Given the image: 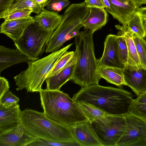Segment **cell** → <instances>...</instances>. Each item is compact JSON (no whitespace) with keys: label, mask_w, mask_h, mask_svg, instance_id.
Here are the masks:
<instances>
[{"label":"cell","mask_w":146,"mask_h":146,"mask_svg":"<svg viewBox=\"0 0 146 146\" xmlns=\"http://www.w3.org/2000/svg\"><path fill=\"white\" fill-rule=\"evenodd\" d=\"M72 98L90 104L108 115L122 116L129 113L134 100L131 92L98 84L82 87Z\"/></svg>","instance_id":"1"},{"label":"cell","mask_w":146,"mask_h":146,"mask_svg":"<svg viewBox=\"0 0 146 146\" xmlns=\"http://www.w3.org/2000/svg\"><path fill=\"white\" fill-rule=\"evenodd\" d=\"M39 92L43 112L49 119L69 127L88 121L78 103L68 94L60 90L46 89Z\"/></svg>","instance_id":"2"},{"label":"cell","mask_w":146,"mask_h":146,"mask_svg":"<svg viewBox=\"0 0 146 146\" xmlns=\"http://www.w3.org/2000/svg\"><path fill=\"white\" fill-rule=\"evenodd\" d=\"M94 33L92 30H85L75 37L77 58L72 80L82 87L98 84L101 79L94 52Z\"/></svg>","instance_id":"3"},{"label":"cell","mask_w":146,"mask_h":146,"mask_svg":"<svg viewBox=\"0 0 146 146\" xmlns=\"http://www.w3.org/2000/svg\"><path fill=\"white\" fill-rule=\"evenodd\" d=\"M21 119L27 132L36 138L54 142L76 143L70 127L49 119L44 112L27 108L22 111Z\"/></svg>","instance_id":"4"},{"label":"cell","mask_w":146,"mask_h":146,"mask_svg":"<svg viewBox=\"0 0 146 146\" xmlns=\"http://www.w3.org/2000/svg\"><path fill=\"white\" fill-rule=\"evenodd\" d=\"M72 44H69L42 58L27 62V69L14 77L17 87V91L25 89L27 92H39L48 74Z\"/></svg>","instance_id":"5"},{"label":"cell","mask_w":146,"mask_h":146,"mask_svg":"<svg viewBox=\"0 0 146 146\" xmlns=\"http://www.w3.org/2000/svg\"><path fill=\"white\" fill-rule=\"evenodd\" d=\"M84 2L71 4L65 10L58 27L53 31L46 46V53L56 52L66 42L67 35L82 24L87 16L90 8Z\"/></svg>","instance_id":"6"},{"label":"cell","mask_w":146,"mask_h":146,"mask_svg":"<svg viewBox=\"0 0 146 146\" xmlns=\"http://www.w3.org/2000/svg\"><path fill=\"white\" fill-rule=\"evenodd\" d=\"M53 31L40 29L35 22L29 25L17 40L13 41L16 49L31 61L39 59Z\"/></svg>","instance_id":"7"},{"label":"cell","mask_w":146,"mask_h":146,"mask_svg":"<svg viewBox=\"0 0 146 146\" xmlns=\"http://www.w3.org/2000/svg\"><path fill=\"white\" fill-rule=\"evenodd\" d=\"M91 123L102 146H116L126 127L124 116L106 115Z\"/></svg>","instance_id":"8"},{"label":"cell","mask_w":146,"mask_h":146,"mask_svg":"<svg viewBox=\"0 0 146 146\" xmlns=\"http://www.w3.org/2000/svg\"><path fill=\"white\" fill-rule=\"evenodd\" d=\"M126 127L116 146H134L146 137V123L129 113L125 116Z\"/></svg>","instance_id":"9"},{"label":"cell","mask_w":146,"mask_h":146,"mask_svg":"<svg viewBox=\"0 0 146 146\" xmlns=\"http://www.w3.org/2000/svg\"><path fill=\"white\" fill-rule=\"evenodd\" d=\"M110 9L107 11L123 26L128 22L139 8L135 0H108Z\"/></svg>","instance_id":"10"},{"label":"cell","mask_w":146,"mask_h":146,"mask_svg":"<svg viewBox=\"0 0 146 146\" xmlns=\"http://www.w3.org/2000/svg\"><path fill=\"white\" fill-rule=\"evenodd\" d=\"M37 139L28 133L21 123L0 134V146H28Z\"/></svg>","instance_id":"11"},{"label":"cell","mask_w":146,"mask_h":146,"mask_svg":"<svg viewBox=\"0 0 146 146\" xmlns=\"http://www.w3.org/2000/svg\"><path fill=\"white\" fill-rule=\"evenodd\" d=\"M70 129L75 142L79 146H102L89 121L78 123Z\"/></svg>","instance_id":"12"},{"label":"cell","mask_w":146,"mask_h":146,"mask_svg":"<svg viewBox=\"0 0 146 146\" xmlns=\"http://www.w3.org/2000/svg\"><path fill=\"white\" fill-rule=\"evenodd\" d=\"M124 75L127 86L137 96L146 92V69L142 67L126 65Z\"/></svg>","instance_id":"13"},{"label":"cell","mask_w":146,"mask_h":146,"mask_svg":"<svg viewBox=\"0 0 146 146\" xmlns=\"http://www.w3.org/2000/svg\"><path fill=\"white\" fill-rule=\"evenodd\" d=\"M116 36L111 34L106 36L103 55L100 58L98 59L99 67L105 66L124 68L120 60Z\"/></svg>","instance_id":"14"},{"label":"cell","mask_w":146,"mask_h":146,"mask_svg":"<svg viewBox=\"0 0 146 146\" xmlns=\"http://www.w3.org/2000/svg\"><path fill=\"white\" fill-rule=\"evenodd\" d=\"M77 53L75 51L74 55L67 64L56 74L47 77L45 80L46 90H59L60 88L73 77L77 61Z\"/></svg>","instance_id":"15"},{"label":"cell","mask_w":146,"mask_h":146,"mask_svg":"<svg viewBox=\"0 0 146 146\" xmlns=\"http://www.w3.org/2000/svg\"><path fill=\"white\" fill-rule=\"evenodd\" d=\"M35 22L34 17L30 16L21 19L5 20L1 25L0 32L13 41L16 40L21 36L27 27Z\"/></svg>","instance_id":"16"},{"label":"cell","mask_w":146,"mask_h":146,"mask_svg":"<svg viewBox=\"0 0 146 146\" xmlns=\"http://www.w3.org/2000/svg\"><path fill=\"white\" fill-rule=\"evenodd\" d=\"M21 111L19 104L9 107L0 104V134L21 123Z\"/></svg>","instance_id":"17"},{"label":"cell","mask_w":146,"mask_h":146,"mask_svg":"<svg viewBox=\"0 0 146 146\" xmlns=\"http://www.w3.org/2000/svg\"><path fill=\"white\" fill-rule=\"evenodd\" d=\"M31 61L17 49L0 46V73L5 69L20 63Z\"/></svg>","instance_id":"18"},{"label":"cell","mask_w":146,"mask_h":146,"mask_svg":"<svg viewBox=\"0 0 146 146\" xmlns=\"http://www.w3.org/2000/svg\"><path fill=\"white\" fill-rule=\"evenodd\" d=\"M108 20V15L105 8H90L89 13L82 22L85 30L94 32L104 26Z\"/></svg>","instance_id":"19"},{"label":"cell","mask_w":146,"mask_h":146,"mask_svg":"<svg viewBox=\"0 0 146 146\" xmlns=\"http://www.w3.org/2000/svg\"><path fill=\"white\" fill-rule=\"evenodd\" d=\"M35 22L39 27L45 31H54L59 26L62 19V15L57 12L44 9L35 15Z\"/></svg>","instance_id":"20"},{"label":"cell","mask_w":146,"mask_h":146,"mask_svg":"<svg viewBox=\"0 0 146 146\" xmlns=\"http://www.w3.org/2000/svg\"><path fill=\"white\" fill-rule=\"evenodd\" d=\"M115 27L124 35L125 38L128 51V60L126 65L142 67L140 65L133 39L134 34L127 25L121 26L118 25H115Z\"/></svg>","instance_id":"21"},{"label":"cell","mask_w":146,"mask_h":146,"mask_svg":"<svg viewBox=\"0 0 146 146\" xmlns=\"http://www.w3.org/2000/svg\"><path fill=\"white\" fill-rule=\"evenodd\" d=\"M124 68L114 67L102 66L99 67L98 73L100 78L120 87L127 86L124 79Z\"/></svg>","instance_id":"22"},{"label":"cell","mask_w":146,"mask_h":146,"mask_svg":"<svg viewBox=\"0 0 146 146\" xmlns=\"http://www.w3.org/2000/svg\"><path fill=\"white\" fill-rule=\"evenodd\" d=\"M29 8L32 9L33 12L37 14L42 11L38 5L33 0H14L13 3L0 13V18L3 19L14 11Z\"/></svg>","instance_id":"23"},{"label":"cell","mask_w":146,"mask_h":146,"mask_svg":"<svg viewBox=\"0 0 146 146\" xmlns=\"http://www.w3.org/2000/svg\"><path fill=\"white\" fill-rule=\"evenodd\" d=\"M127 26L134 34L143 38L145 33L143 17L138 10L129 21Z\"/></svg>","instance_id":"24"},{"label":"cell","mask_w":146,"mask_h":146,"mask_svg":"<svg viewBox=\"0 0 146 146\" xmlns=\"http://www.w3.org/2000/svg\"><path fill=\"white\" fill-rule=\"evenodd\" d=\"M91 123L104 116L106 114L93 106L83 102H77Z\"/></svg>","instance_id":"25"},{"label":"cell","mask_w":146,"mask_h":146,"mask_svg":"<svg viewBox=\"0 0 146 146\" xmlns=\"http://www.w3.org/2000/svg\"><path fill=\"white\" fill-rule=\"evenodd\" d=\"M117 49L120 62L124 66L126 65L128 58V51L124 35L119 31L116 36Z\"/></svg>","instance_id":"26"},{"label":"cell","mask_w":146,"mask_h":146,"mask_svg":"<svg viewBox=\"0 0 146 146\" xmlns=\"http://www.w3.org/2000/svg\"><path fill=\"white\" fill-rule=\"evenodd\" d=\"M133 37L140 65L146 69V42L135 34H133Z\"/></svg>","instance_id":"27"},{"label":"cell","mask_w":146,"mask_h":146,"mask_svg":"<svg viewBox=\"0 0 146 146\" xmlns=\"http://www.w3.org/2000/svg\"><path fill=\"white\" fill-rule=\"evenodd\" d=\"M74 53L75 52L73 51L66 52L60 58L48 74L47 77L53 76L61 70L71 60Z\"/></svg>","instance_id":"28"},{"label":"cell","mask_w":146,"mask_h":146,"mask_svg":"<svg viewBox=\"0 0 146 146\" xmlns=\"http://www.w3.org/2000/svg\"><path fill=\"white\" fill-rule=\"evenodd\" d=\"M129 113L138 117L146 123V104L133 101L130 108Z\"/></svg>","instance_id":"29"},{"label":"cell","mask_w":146,"mask_h":146,"mask_svg":"<svg viewBox=\"0 0 146 146\" xmlns=\"http://www.w3.org/2000/svg\"><path fill=\"white\" fill-rule=\"evenodd\" d=\"M19 98L9 90L0 98V104L6 107H13L19 104Z\"/></svg>","instance_id":"30"},{"label":"cell","mask_w":146,"mask_h":146,"mask_svg":"<svg viewBox=\"0 0 146 146\" xmlns=\"http://www.w3.org/2000/svg\"><path fill=\"white\" fill-rule=\"evenodd\" d=\"M70 4V1L68 0H50L46 7L49 11L57 12L65 8Z\"/></svg>","instance_id":"31"},{"label":"cell","mask_w":146,"mask_h":146,"mask_svg":"<svg viewBox=\"0 0 146 146\" xmlns=\"http://www.w3.org/2000/svg\"><path fill=\"white\" fill-rule=\"evenodd\" d=\"M33 10L31 8L18 10L11 12L3 19L4 20H11L27 18L30 16Z\"/></svg>","instance_id":"32"},{"label":"cell","mask_w":146,"mask_h":146,"mask_svg":"<svg viewBox=\"0 0 146 146\" xmlns=\"http://www.w3.org/2000/svg\"><path fill=\"white\" fill-rule=\"evenodd\" d=\"M76 143H63L50 141L37 138L35 141L30 144L28 146H76Z\"/></svg>","instance_id":"33"},{"label":"cell","mask_w":146,"mask_h":146,"mask_svg":"<svg viewBox=\"0 0 146 146\" xmlns=\"http://www.w3.org/2000/svg\"><path fill=\"white\" fill-rule=\"evenodd\" d=\"M84 2L88 8H105L103 0H85Z\"/></svg>","instance_id":"34"},{"label":"cell","mask_w":146,"mask_h":146,"mask_svg":"<svg viewBox=\"0 0 146 146\" xmlns=\"http://www.w3.org/2000/svg\"><path fill=\"white\" fill-rule=\"evenodd\" d=\"M9 85L7 80L4 77H0V98L9 90Z\"/></svg>","instance_id":"35"},{"label":"cell","mask_w":146,"mask_h":146,"mask_svg":"<svg viewBox=\"0 0 146 146\" xmlns=\"http://www.w3.org/2000/svg\"><path fill=\"white\" fill-rule=\"evenodd\" d=\"M83 27V25L82 23L69 33L66 37L65 42L79 35L80 33L79 30Z\"/></svg>","instance_id":"36"},{"label":"cell","mask_w":146,"mask_h":146,"mask_svg":"<svg viewBox=\"0 0 146 146\" xmlns=\"http://www.w3.org/2000/svg\"><path fill=\"white\" fill-rule=\"evenodd\" d=\"M14 0H0V13L5 11L7 7L13 3Z\"/></svg>","instance_id":"37"},{"label":"cell","mask_w":146,"mask_h":146,"mask_svg":"<svg viewBox=\"0 0 146 146\" xmlns=\"http://www.w3.org/2000/svg\"><path fill=\"white\" fill-rule=\"evenodd\" d=\"M134 102L141 104H146V92L134 99Z\"/></svg>","instance_id":"38"},{"label":"cell","mask_w":146,"mask_h":146,"mask_svg":"<svg viewBox=\"0 0 146 146\" xmlns=\"http://www.w3.org/2000/svg\"><path fill=\"white\" fill-rule=\"evenodd\" d=\"M39 6L41 11L44 10L48 1L50 0H33Z\"/></svg>","instance_id":"39"},{"label":"cell","mask_w":146,"mask_h":146,"mask_svg":"<svg viewBox=\"0 0 146 146\" xmlns=\"http://www.w3.org/2000/svg\"><path fill=\"white\" fill-rule=\"evenodd\" d=\"M138 11L143 17L146 18V6L139 8Z\"/></svg>","instance_id":"40"},{"label":"cell","mask_w":146,"mask_h":146,"mask_svg":"<svg viewBox=\"0 0 146 146\" xmlns=\"http://www.w3.org/2000/svg\"><path fill=\"white\" fill-rule=\"evenodd\" d=\"M137 4L139 7L143 4H146V0H135Z\"/></svg>","instance_id":"41"},{"label":"cell","mask_w":146,"mask_h":146,"mask_svg":"<svg viewBox=\"0 0 146 146\" xmlns=\"http://www.w3.org/2000/svg\"><path fill=\"white\" fill-rule=\"evenodd\" d=\"M143 19L145 33L144 35L143 38L146 42V18L143 17Z\"/></svg>","instance_id":"42"},{"label":"cell","mask_w":146,"mask_h":146,"mask_svg":"<svg viewBox=\"0 0 146 146\" xmlns=\"http://www.w3.org/2000/svg\"></svg>","instance_id":"43"}]
</instances>
